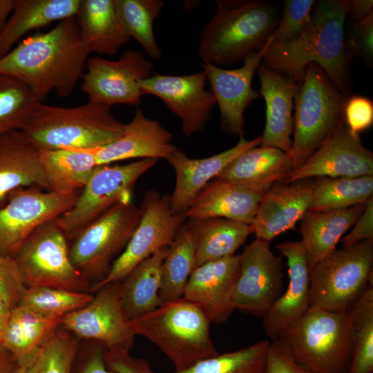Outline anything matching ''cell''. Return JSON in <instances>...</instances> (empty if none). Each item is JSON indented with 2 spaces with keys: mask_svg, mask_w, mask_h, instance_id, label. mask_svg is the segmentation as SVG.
<instances>
[{
  "mask_svg": "<svg viewBox=\"0 0 373 373\" xmlns=\"http://www.w3.org/2000/svg\"><path fill=\"white\" fill-rule=\"evenodd\" d=\"M90 54L70 17L23 39L0 59V74L24 83L40 102L52 90L64 98L82 79Z\"/></svg>",
  "mask_w": 373,
  "mask_h": 373,
  "instance_id": "1",
  "label": "cell"
},
{
  "mask_svg": "<svg viewBox=\"0 0 373 373\" xmlns=\"http://www.w3.org/2000/svg\"><path fill=\"white\" fill-rule=\"evenodd\" d=\"M348 0L316 1L312 21L296 38L271 44L262 57V65L299 82L306 68L317 64L341 93L350 90V59L345 45V22Z\"/></svg>",
  "mask_w": 373,
  "mask_h": 373,
  "instance_id": "2",
  "label": "cell"
},
{
  "mask_svg": "<svg viewBox=\"0 0 373 373\" xmlns=\"http://www.w3.org/2000/svg\"><path fill=\"white\" fill-rule=\"evenodd\" d=\"M279 10L263 0H217L198 46L202 62L227 67L261 49L276 30Z\"/></svg>",
  "mask_w": 373,
  "mask_h": 373,
  "instance_id": "3",
  "label": "cell"
},
{
  "mask_svg": "<svg viewBox=\"0 0 373 373\" xmlns=\"http://www.w3.org/2000/svg\"><path fill=\"white\" fill-rule=\"evenodd\" d=\"M124 126L110 107L89 101L75 107L39 102L21 131L39 151L94 150L117 140Z\"/></svg>",
  "mask_w": 373,
  "mask_h": 373,
  "instance_id": "4",
  "label": "cell"
},
{
  "mask_svg": "<svg viewBox=\"0 0 373 373\" xmlns=\"http://www.w3.org/2000/svg\"><path fill=\"white\" fill-rule=\"evenodd\" d=\"M131 323L135 334L156 345L175 372L219 354L211 338V322L197 305L183 298L162 303Z\"/></svg>",
  "mask_w": 373,
  "mask_h": 373,
  "instance_id": "5",
  "label": "cell"
},
{
  "mask_svg": "<svg viewBox=\"0 0 373 373\" xmlns=\"http://www.w3.org/2000/svg\"><path fill=\"white\" fill-rule=\"evenodd\" d=\"M277 339L313 373H348L352 351L349 309L309 307Z\"/></svg>",
  "mask_w": 373,
  "mask_h": 373,
  "instance_id": "6",
  "label": "cell"
},
{
  "mask_svg": "<svg viewBox=\"0 0 373 373\" xmlns=\"http://www.w3.org/2000/svg\"><path fill=\"white\" fill-rule=\"evenodd\" d=\"M347 97L317 64L312 63L306 68L303 78L296 83L294 95L290 153L294 169L345 123L343 108Z\"/></svg>",
  "mask_w": 373,
  "mask_h": 373,
  "instance_id": "7",
  "label": "cell"
},
{
  "mask_svg": "<svg viewBox=\"0 0 373 373\" xmlns=\"http://www.w3.org/2000/svg\"><path fill=\"white\" fill-rule=\"evenodd\" d=\"M373 240L336 248L310 271L309 307L348 310L372 282Z\"/></svg>",
  "mask_w": 373,
  "mask_h": 373,
  "instance_id": "8",
  "label": "cell"
},
{
  "mask_svg": "<svg viewBox=\"0 0 373 373\" xmlns=\"http://www.w3.org/2000/svg\"><path fill=\"white\" fill-rule=\"evenodd\" d=\"M68 238L55 219L37 227L15 256L26 287L90 292L88 281L73 264Z\"/></svg>",
  "mask_w": 373,
  "mask_h": 373,
  "instance_id": "9",
  "label": "cell"
},
{
  "mask_svg": "<svg viewBox=\"0 0 373 373\" xmlns=\"http://www.w3.org/2000/svg\"><path fill=\"white\" fill-rule=\"evenodd\" d=\"M140 217V208L132 201L119 202L72 238L70 260L88 281L93 278L97 283L106 276L113 259L126 247Z\"/></svg>",
  "mask_w": 373,
  "mask_h": 373,
  "instance_id": "10",
  "label": "cell"
},
{
  "mask_svg": "<svg viewBox=\"0 0 373 373\" xmlns=\"http://www.w3.org/2000/svg\"><path fill=\"white\" fill-rule=\"evenodd\" d=\"M157 160L141 159L125 164L97 165L74 206L55 219L68 239L114 205L132 201V187Z\"/></svg>",
  "mask_w": 373,
  "mask_h": 373,
  "instance_id": "11",
  "label": "cell"
},
{
  "mask_svg": "<svg viewBox=\"0 0 373 373\" xmlns=\"http://www.w3.org/2000/svg\"><path fill=\"white\" fill-rule=\"evenodd\" d=\"M140 209V220L126 247L113 262L106 276L90 286V293L121 282L140 262L169 247L184 224V214L172 209L169 196L156 191L146 192Z\"/></svg>",
  "mask_w": 373,
  "mask_h": 373,
  "instance_id": "12",
  "label": "cell"
},
{
  "mask_svg": "<svg viewBox=\"0 0 373 373\" xmlns=\"http://www.w3.org/2000/svg\"><path fill=\"white\" fill-rule=\"evenodd\" d=\"M81 191L63 194L32 186L12 191L0 209V254L15 258L37 227L74 206Z\"/></svg>",
  "mask_w": 373,
  "mask_h": 373,
  "instance_id": "13",
  "label": "cell"
},
{
  "mask_svg": "<svg viewBox=\"0 0 373 373\" xmlns=\"http://www.w3.org/2000/svg\"><path fill=\"white\" fill-rule=\"evenodd\" d=\"M86 68L81 90L89 102L111 108L140 104L143 95L139 82L153 75L154 65L143 52L126 49L117 60L88 58Z\"/></svg>",
  "mask_w": 373,
  "mask_h": 373,
  "instance_id": "14",
  "label": "cell"
},
{
  "mask_svg": "<svg viewBox=\"0 0 373 373\" xmlns=\"http://www.w3.org/2000/svg\"><path fill=\"white\" fill-rule=\"evenodd\" d=\"M82 308L61 318L60 326L77 338L95 340L105 349L130 352L136 336L122 306L119 283L97 290Z\"/></svg>",
  "mask_w": 373,
  "mask_h": 373,
  "instance_id": "15",
  "label": "cell"
},
{
  "mask_svg": "<svg viewBox=\"0 0 373 373\" xmlns=\"http://www.w3.org/2000/svg\"><path fill=\"white\" fill-rule=\"evenodd\" d=\"M283 267L270 242L256 238L240 255L239 274L232 294L236 309L264 316L283 293Z\"/></svg>",
  "mask_w": 373,
  "mask_h": 373,
  "instance_id": "16",
  "label": "cell"
},
{
  "mask_svg": "<svg viewBox=\"0 0 373 373\" xmlns=\"http://www.w3.org/2000/svg\"><path fill=\"white\" fill-rule=\"evenodd\" d=\"M204 70L184 75L154 74L139 82L142 95L160 99L181 120V133L186 137L205 130L216 104L211 90L205 88Z\"/></svg>",
  "mask_w": 373,
  "mask_h": 373,
  "instance_id": "17",
  "label": "cell"
},
{
  "mask_svg": "<svg viewBox=\"0 0 373 373\" xmlns=\"http://www.w3.org/2000/svg\"><path fill=\"white\" fill-rule=\"evenodd\" d=\"M273 39L274 32L264 46L247 57L242 66L238 68L224 69L210 63H200L218 104L223 132L243 137L245 111L260 96L251 86L253 77Z\"/></svg>",
  "mask_w": 373,
  "mask_h": 373,
  "instance_id": "18",
  "label": "cell"
},
{
  "mask_svg": "<svg viewBox=\"0 0 373 373\" xmlns=\"http://www.w3.org/2000/svg\"><path fill=\"white\" fill-rule=\"evenodd\" d=\"M369 175H373V153L344 123L284 181Z\"/></svg>",
  "mask_w": 373,
  "mask_h": 373,
  "instance_id": "19",
  "label": "cell"
},
{
  "mask_svg": "<svg viewBox=\"0 0 373 373\" xmlns=\"http://www.w3.org/2000/svg\"><path fill=\"white\" fill-rule=\"evenodd\" d=\"M239 269L240 255L235 254L197 266L182 298L197 305L211 323H224L236 309L232 294Z\"/></svg>",
  "mask_w": 373,
  "mask_h": 373,
  "instance_id": "20",
  "label": "cell"
},
{
  "mask_svg": "<svg viewBox=\"0 0 373 373\" xmlns=\"http://www.w3.org/2000/svg\"><path fill=\"white\" fill-rule=\"evenodd\" d=\"M314 180L276 182L265 192L251 224L256 238L269 242L295 228L309 210Z\"/></svg>",
  "mask_w": 373,
  "mask_h": 373,
  "instance_id": "21",
  "label": "cell"
},
{
  "mask_svg": "<svg viewBox=\"0 0 373 373\" xmlns=\"http://www.w3.org/2000/svg\"><path fill=\"white\" fill-rule=\"evenodd\" d=\"M276 247L287 260L289 282L285 291L263 316L265 332L271 341L309 307L310 270L302 242L285 241Z\"/></svg>",
  "mask_w": 373,
  "mask_h": 373,
  "instance_id": "22",
  "label": "cell"
},
{
  "mask_svg": "<svg viewBox=\"0 0 373 373\" xmlns=\"http://www.w3.org/2000/svg\"><path fill=\"white\" fill-rule=\"evenodd\" d=\"M261 136L252 140L241 137L233 147L211 157L193 159L178 149L167 161L175 173V184L169 197L172 209L184 213L198 193L233 160L247 151L261 145Z\"/></svg>",
  "mask_w": 373,
  "mask_h": 373,
  "instance_id": "23",
  "label": "cell"
},
{
  "mask_svg": "<svg viewBox=\"0 0 373 373\" xmlns=\"http://www.w3.org/2000/svg\"><path fill=\"white\" fill-rule=\"evenodd\" d=\"M173 135L159 122L146 117L137 108L115 142L92 150L97 165L139 158L168 160L178 148L171 143Z\"/></svg>",
  "mask_w": 373,
  "mask_h": 373,
  "instance_id": "24",
  "label": "cell"
},
{
  "mask_svg": "<svg viewBox=\"0 0 373 373\" xmlns=\"http://www.w3.org/2000/svg\"><path fill=\"white\" fill-rule=\"evenodd\" d=\"M256 71L266 106L260 146L278 149L290 157L296 82L261 64Z\"/></svg>",
  "mask_w": 373,
  "mask_h": 373,
  "instance_id": "25",
  "label": "cell"
},
{
  "mask_svg": "<svg viewBox=\"0 0 373 373\" xmlns=\"http://www.w3.org/2000/svg\"><path fill=\"white\" fill-rule=\"evenodd\" d=\"M32 186L50 191L39 150L20 130L1 135L0 209L12 191Z\"/></svg>",
  "mask_w": 373,
  "mask_h": 373,
  "instance_id": "26",
  "label": "cell"
},
{
  "mask_svg": "<svg viewBox=\"0 0 373 373\" xmlns=\"http://www.w3.org/2000/svg\"><path fill=\"white\" fill-rule=\"evenodd\" d=\"M262 195L236 184L213 180L183 214L189 219L223 218L251 225Z\"/></svg>",
  "mask_w": 373,
  "mask_h": 373,
  "instance_id": "27",
  "label": "cell"
},
{
  "mask_svg": "<svg viewBox=\"0 0 373 373\" xmlns=\"http://www.w3.org/2000/svg\"><path fill=\"white\" fill-rule=\"evenodd\" d=\"M290 157L281 150L258 146L233 160L214 180L264 193L293 171Z\"/></svg>",
  "mask_w": 373,
  "mask_h": 373,
  "instance_id": "28",
  "label": "cell"
},
{
  "mask_svg": "<svg viewBox=\"0 0 373 373\" xmlns=\"http://www.w3.org/2000/svg\"><path fill=\"white\" fill-rule=\"evenodd\" d=\"M365 204L339 210L305 212L300 219L299 231L310 271L336 248L364 211Z\"/></svg>",
  "mask_w": 373,
  "mask_h": 373,
  "instance_id": "29",
  "label": "cell"
},
{
  "mask_svg": "<svg viewBox=\"0 0 373 373\" xmlns=\"http://www.w3.org/2000/svg\"><path fill=\"white\" fill-rule=\"evenodd\" d=\"M75 18L90 53L115 55L131 39L120 22L113 0H80Z\"/></svg>",
  "mask_w": 373,
  "mask_h": 373,
  "instance_id": "30",
  "label": "cell"
},
{
  "mask_svg": "<svg viewBox=\"0 0 373 373\" xmlns=\"http://www.w3.org/2000/svg\"><path fill=\"white\" fill-rule=\"evenodd\" d=\"M80 0H15L14 9L0 32V59L31 30L75 17Z\"/></svg>",
  "mask_w": 373,
  "mask_h": 373,
  "instance_id": "31",
  "label": "cell"
},
{
  "mask_svg": "<svg viewBox=\"0 0 373 373\" xmlns=\"http://www.w3.org/2000/svg\"><path fill=\"white\" fill-rule=\"evenodd\" d=\"M61 318L39 314L26 307L12 309L6 327L1 347L14 358L17 366L30 364L47 338L60 327Z\"/></svg>",
  "mask_w": 373,
  "mask_h": 373,
  "instance_id": "32",
  "label": "cell"
},
{
  "mask_svg": "<svg viewBox=\"0 0 373 373\" xmlns=\"http://www.w3.org/2000/svg\"><path fill=\"white\" fill-rule=\"evenodd\" d=\"M168 247H163L134 267L119 283L122 306L132 321L162 305L161 268Z\"/></svg>",
  "mask_w": 373,
  "mask_h": 373,
  "instance_id": "33",
  "label": "cell"
},
{
  "mask_svg": "<svg viewBox=\"0 0 373 373\" xmlns=\"http://www.w3.org/2000/svg\"><path fill=\"white\" fill-rule=\"evenodd\" d=\"M187 224L194 240L196 267L234 255L253 233L251 224L223 218L189 219Z\"/></svg>",
  "mask_w": 373,
  "mask_h": 373,
  "instance_id": "34",
  "label": "cell"
},
{
  "mask_svg": "<svg viewBox=\"0 0 373 373\" xmlns=\"http://www.w3.org/2000/svg\"><path fill=\"white\" fill-rule=\"evenodd\" d=\"M50 191L69 194L81 191L97 166L92 150L39 151Z\"/></svg>",
  "mask_w": 373,
  "mask_h": 373,
  "instance_id": "35",
  "label": "cell"
},
{
  "mask_svg": "<svg viewBox=\"0 0 373 373\" xmlns=\"http://www.w3.org/2000/svg\"><path fill=\"white\" fill-rule=\"evenodd\" d=\"M196 267L192 232L183 224L168 247L161 268L160 297L162 304L182 298L188 280Z\"/></svg>",
  "mask_w": 373,
  "mask_h": 373,
  "instance_id": "36",
  "label": "cell"
},
{
  "mask_svg": "<svg viewBox=\"0 0 373 373\" xmlns=\"http://www.w3.org/2000/svg\"><path fill=\"white\" fill-rule=\"evenodd\" d=\"M373 195V175L314 180L309 210L327 211L365 204Z\"/></svg>",
  "mask_w": 373,
  "mask_h": 373,
  "instance_id": "37",
  "label": "cell"
},
{
  "mask_svg": "<svg viewBox=\"0 0 373 373\" xmlns=\"http://www.w3.org/2000/svg\"><path fill=\"white\" fill-rule=\"evenodd\" d=\"M120 22L130 38L135 39L152 59L162 57L157 44L153 23L164 6L162 0H113Z\"/></svg>",
  "mask_w": 373,
  "mask_h": 373,
  "instance_id": "38",
  "label": "cell"
},
{
  "mask_svg": "<svg viewBox=\"0 0 373 373\" xmlns=\"http://www.w3.org/2000/svg\"><path fill=\"white\" fill-rule=\"evenodd\" d=\"M352 351L348 373H373V282L349 309Z\"/></svg>",
  "mask_w": 373,
  "mask_h": 373,
  "instance_id": "39",
  "label": "cell"
},
{
  "mask_svg": "<svg viewBox=\"0 0 373 373\" xmlns=\"http://www.w3.org/2000/svg\"><path fill=\"white\" fill-rule=\"evenodd\" d=\"M39 102L24 83L0 74V136L21 131Z\"/></svg>",
  "mask_w": 373,
  "mask_h": 373,
  "instance_id": "40",
  "label": "cell"
},
{
  "mask_svg": "<svg viewBox=\"0 0 373 373\" xmlns=\"http://www.w3.org/2000/svg\"><path fill=\"white\" fill-rule=\"evenodd\" d=\"M79 347L77 338L58 327L44 342L35 359L15 373H70Z\"/></svg>",
  "mask_w": 373,
  "mask_h": 373,
  "instance_id": "41",
  "label": "cell"
},
{
  "mask_svg": "<svg viewBox=\"0 0 373 373\" xmlns=\"http://www.w3.org/2000/svg\"><path fill=\"white\" fill-rule=\"evenodd\" d=\"M93 296L89 292L32 287H26L18 305L47 317L61 318L86 306Z\"/></svg>",
  "mask_w": 373,
  "mask_h": 373,
  "instance_id": "42",
  "label": "cell"
},
{
  "mask_svg": "<svg viewBox=\"0 0 373 373\" xmlns=\"http://www.w3.org/2000/svg\"><path fill=\"white\" fill-rule=\"evenodd\" d=\"M269 341H260L239 350L218 354L174 373H262Z\"/></svg>",
  "mask_w": 373,
  "mask_h": 373,
  "instance_id": "43",
  "label": "cell"
},
{
  "mask_svg": "<svg viewBox=\"0 0 373 373\" xmlns=\"http://www.w3.org/2000/svg\"><path fill=\"white\" fill-rule=\"evenodd\" d=\"M315 3L314 0H285L272 43H285L298 37L312 21Z\"/></svg>",
  "mask_w": 373,
  "mask_h": 373,
  "instance_id": "44",
  "label": "cell"
},
{
  "mask_svg": "<svg viewBox=\"0 0 373 373\" xmlns=\"http://www.w3.org/2000/svg\"><path fill=\"white\" fill-rule=\"evenodd\" d=\"M346 51L350 60L360 57L371 68L373 63V13L366 17L352 21L345 39Z\"/></svg>",
  "mask_w": 373,
  "mask_h": 373,
  "instance_id": "45",
  "label": "cell"
},
{
  "mask_svg": "<svg viewBox=\"0 0 373 373\" xmlns=\"http://www.w3.org/2000/svg\"><path fill=\"white\" fill-rule=\"evenodd\" d=\"M345 126L354 135L370 128L373 124V102L363 95H349L343 108Z\"/></svg>",
  "mask_w": 373,
  "mask_h": 373,
  "instance_id": "46",
  "label": "cell"
},
{
  "mask_svg": "<svg viewBox=\"0 0 373 373\" xmlns=\"http://www.w3.org/2000/svg\"><path fill=\"white\" fill-rule=\"evenodd\" d=\"M26 289L15 258L0 254V296L14 309Z\"/></svg>",
  "mask_w": 373,
  "mask_h": 373,
  "instance_id": "47",
  "label": "cell"
},
{
  "mask_svg": "<svg viewBox=\"0 0 373 373\" xmlns=\"http://www.w3.org/2000/svg\"><path fill=\"white\" fill-rule=\"evenodd\" d=\"M262 373H313L298 363L278 340L269 341Z\"/></svg>",
  "mask_w": 373,
  "mask_h": 373,
  "instance_id": "48",
  "label": "cell"
},
{
  "mask_svg": "<svg viewBox=\"0 0 373 373\" xmlns=\"http://www.w3.org/2000/svg\"><path fill=\"white\" fill-rule=\"evenodd\" d=\"M122 349H105L104 361L108 369L115 373H155L149 362L131 356Z\"/></svg>",
  "mask_w": 373,
  "mask_h": 373,
  "instance_id": "49",
  "label": "cell"
},
{
  "mask_svg": "<svg viewBox=\"0 0 373 373\" xmlns=\"http://www.w3.org/2000/svg\"><path fill=\"white\" fill-rule=\"evenodd\" d=\"M365 240H373V197L366 202L352 230L340 241L343 247H347Z\"/></svg>",
  "mask_w": 373,
  "mask_h": 373,
  "instance_id": "50",
  "label": "cell"
},
{
  "mask_svg": "<svg viewBox=\"0 0 373 373\" xmlns=\"http://www.w3.org/2000/svg\"><path fill=\"white\" fill-rule=\"evenodd\" d=\"M104 347L98 343L88 355L81 373H115L108 369L104 357Z\"/></svg>",
  "mask_w": 373,
  "mask_h": 373,
  "instance_id": "51",
  "label": "cell"
},
{
  "mask_svg": "<svg viewBox=\"0 0 373 373\" xmlns=\"http://www.w3.org/2000/svg\"><path fill=\"white\" fill-rule=\"evenodd\" d=\"M373 13L372 0H348V13L352 21L362 19Z\"/></svg>",
  "mask_w": 373,
  "mask_h": 373,
  "instance_id": "52",
  "label": "cell"
},
{
  "mask_svg": "<svg viewBox=\"0 0 373 373\" xmlns=\"http://www.w3.org/2000/svg\"><path fill=\"white\" fill-rule=\"evenodd\" d=\"M17 363L13 356L0 347V373H15Z\"/></svg>",
  "mask_w": 373,
  "mask_h": 373,
  "instance_id": "53",
  "label": "cell"
},
{
  "mask_svg": "<svg viewBox=\"0 0 373 373\" xmlns=\"http://www.w3.org/2000/svg\"><path fill=\"white\" fill-rule=\"evenodd\" d=\"M12 309L6 303V301L0 296V347L3 335L10 318Z\"/></svg>",
  "mask_w": 373,
  "mask_h": 373,
  "instance_id": "54",
  "label": "cell"
},
{
  "mask_svg": "<svg viewBox=\"0 0 373 373\" xmlns=\"http://www.w3.org/2000/svg\"><path fill=\"white\" fill-rule=\"evenodd\" d=\"M15 0H0V32L11 15Z\"/></svg>",
  "mask_w": 373,
  "mask_h": 373,
  "instance_id": "55",
  "label": "cell"
}]
</instances>
